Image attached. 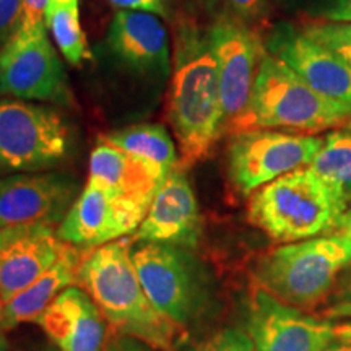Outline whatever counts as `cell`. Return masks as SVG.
Masks as SVG:
<instances>
[{
  "label": "cell",
  "mask_w": 351,
  "mask_h": 351,
  "mask_svg": "<svg viewBox=\"0 0 351 351\" xmlns=\"http://www.w3.org/2000/svg\"><path fill=\"white\" fill-rule=\"evenodd\" d=\"M345 127H346V130H350V132H351V119L348 121V124H346Z\"/></svg>",
  "instance_id": "obj_40"
},
{
  "label": "cell",
  "mask_w": 351,
  "mask_h": 351,
  "mask_svg": "<svg viewBox=\"0 0 351 351\" xmlns=\"http://www.w3.org/2000/svg\"><path fill=\"white\" fill-rule=\"evenodd\" d=\"M174 351H256V346L247 330L230 327L213 333L207 340H202L195 345L178 346Z\"/></svg>",
  "instance_id": "obj_25"
},
{
  "label": "cell",
  "mask_w": 351,
  "mask_h": 351,
  "mask_svg": "<svg viewBox=\"0 0 351 351\" xmlns=\"http://www.w3.org/2000/svg\"><path fill=\"white\" fill-rule=\"evenodd\" d=\"M158 2L163 5V8L166 12H168V15L171 16V5H173V0H158Z\"/></svg>",
  "instance_id": "obj_38"
},
{
  "label": "cell",
  "mask_w": 351,
  "mask_h": 351,
  "mask_svg": "<svg viewBox=\"0 0 351 351\" xmlns=\"http://www.w3.org/2000/svg\"><path fill=\"white\" fill-rule=\"evenodd\" d=\"M223 2L226 5V13L249 26L257 23L267 10V0H223Z\"/></svg>",
  "instance_id": "obj_27"
},
{
  "label": "cell",
  "mask_w": 351,
  "mask_h": 351,
  "mask_svg": "<svg viewBox=\"0 0 351 351\" xmlns=\"http://www.w3.org/2000/svg\"><path fill=\"white\" fill-rule=\"evenodd\" d=\"M65 245L54 226L23 223L0 230V298L13 300L46 274L62 256Z\"/></svg>",
  "instance_id": "obj_16"
},
{
  "label": "cell",
  "mask_w": 351,
  "mask_h": 351,
  "mask_svg": "<svg viewBox=\"0 0 351 351\" xmlns=\"http://www.w3.org/2000/svg\"><path fill=\"white\" fill-rule=\"evenodd\" d=\"M130 256L145 293L165 317L186 327L204 314L212 288L204 263L189 249L137 243Z\"/></svg>",
  "instance_id": "obj_6"
},
{
  "label": "cell",
  "mask_w": 351,
  "mask_h": 351,
  "mask_svg": "<svg viewBox=\"0 0 351 351\" xmlns=\"http://www.w3.org/2000/svg\"><path fill=\"white\" fill-rule=\"evenodd\" d=\"M5 332V324H3V301L0 298V335Z\"/></svg>",
  "instance_id": "obj_37"
},
{
  "label": "cell",
  "mask_w": 351,
  "mask_h": 351,
  "mask_svg": "<svg viewBox=\"0 0 351 351\" xmlns=\"http://www.w3.org/2000/svg\"><path fill=\"white\" fill-rule=\"evenodd\" d=\"M166 117L178 138L184 169L205 160L225 134L218 65L208 33L202 34L191 25L181 26L176 43Z\"/></svg>",
  "instance_id": "obj_1"
},
{
  "label": "cell",
  "mask_w": 351,
  "mask_h": 351,
  "mask_svg": "<svg viewBox=\"0 0 351 351\" xmlns=\"http://www.w3.org/2000/svg\"><path fill=\"white\" fill-rule=\"evenodd\" d=\"M70 147V127L54 108L0 99V178L54 168Z\"/></svg>",
  "instance_id": "obj_7"
},
{
  "label": "cell",
  "mask_w": 351,
  "mask_h": 351,
  "mask_svg": "<svg viewBox=\"0 0 351 351\" xmlns=\"http://www.w3.org/2000/svg\"><path fill=\"white\" fill-rule=\"evenodd\" d=\"M350 265L351 249L340 236H317L263 254L256 265V280L258 288L276 300L304 311L324 304Z\"/></svg>",
  "instance_id": "obj_3"
},
{
  "label": "cell",
  "mask_w": 351,
  "mask_h": 351,
  "mask_svg": "<svg viewBox=\"0 0 351 351\" xmlns=\"http://www.w3.org/2000/svg\"><path fill=\"white\" fill-rule=\"evenodd\" d=\"M132 243L117 239L85 254L77 285L99 307L117 332L150 348L174 351L179 327L165 317L147 296L130 256Z\"/></svg>",
  "instance_id": "obj_2"
},
{
  "label": "cell",
  "mask_w": 351,
  "mask_h": 351,
  "mask_svg": "<svg viewBox=\"0 0 351 351\" xmlns=\"http://www.w3.org/2000/svg\"><path fill=\"white\" fill-rule=\"evenodd\" d=\"M350 119V112L328 103L287 64L265 51L254 83L249 109L236 132L282 129L315 134L343 127Z\"/></svg>",
  "instance_id": "obj_5"
},
{
  "label": "cell",
  "mask_w": 351,
  "mask_h": 351,
  "mask_svg": "<svg viewBox=\"0 0 351 351\" xmlns=\"http://www.w3.org/2000/svg\"><path fill=\"white\" fill-rule=\"evenodd\" d=\"M44 25L57 49L70 65H82L90 57L80 21V0H49Z\"/></svg>",
  "instance_id": "obj_23"
},
{
  "label": "cell",
  "mask_w": 351,
  "mask_h": 351,
  "mask_svg": "<svg viewBox=\"0 0 351 351\" xmlns=\"http://www.w3.org/2000/svg\"><path fill=\"white\" fill-rule=\"evenodd\" d=\"M197 2H199L200 5H204L205 8H207V10H213L218 0H197Z\"/></svg>",
  "instance_id": "obj_36"
},
{
  "label": "cell",
  "mask_w": 351,
  "mask_h": 351,
  "mask_svg": "<svg viewBox=\"0 0 351 351\" xmlns=\"http://www.w3.org/2000/svg\"><path fill=\"white\" fill-rule=\"evenodd\" d=\"M101 138L142 161L160 182L179 165L173 138L161 124H137Z\"/></svg>",
  "instance_id": "obj_21"
},
{
  "label": "cell",
  "mask_w": 351,
  "mask_h": 351,
  "mask_svg": "<svg viewBox=\"0 0 351 351\" xmlns=\"http://www.w3.org/2000/svg\"><path fill=\"white\" fill-rule=\"evenodd\" d=\"M43 351H60V348H57L56 345H49V346H46Z\"/></svg>",
  "instance_id": "obj_39"
},
{
  "label": "cell",
  "mask_w": 351,
  "mask_h": 351,
  "mask_svg": "<svg viewBox=\"0 0 351 351\" xmlns=\"http://www.w3.org/2000/svg\"><path fill=\"white\" fill-rule=\"evenodd\" d=\"M49 0H21V10H20V21L16 28H39L44 25V15H46V8Z\"/></svg>",
  "instance_id": "obj_29"
},
{
  "label": "cell",
  "mask_w": 351,
  "mask_h": 351,
  "mask_svg": "<svg viewBox=\"0 0 351 351\" xmlns=\"http://www.w3.org/2000/svg\"><path fill=\"white\" fill-rule=\"evenodd\" d=\"M324 314L333 319H351V265L337 280L332 295L326 301Z\"/></svg>",
  "instance_id": "obj_26"
},
{
  "label": "cell",
  "mask_w": 351,
  "mask_h": 351,
  "mask_svg": "<svg viewBox=\"0 0 351 351\" xmlns=\"http://www.w3.org/2000/svg\"><path fill=\"white\" fill-rule=\"evenodd\" d=\"M332 234L340 236V238L343 239L345 243L350 245V249H351V207L346 210V212L343 213V217L340 218L339 225H337L335 231H333Z\"/></svg>",
  "instance_id": "obj_32"
},
{
  "label": "cell",
  "mask_w": 351,
  "mask_h": 351,
  "mask_svg": "<svg viewBox=\"0 0 351 351\" xmlns=\"http://www.w3.org/2000/svg\"><path fill=\"white\" fill-rule=\"evenodd\" d=\"M186 171L178 165L158 186L134 243L171 244L189 251L199 245L204 223Z\"/></svg>",
  "instance_id": "obj_15"
},
{
  "label": "cell",
  "mask_w": 351,
  "mask_h": 351,
  "mask_svg": "<svg viewBox=\"0 0 351 351\" xmlns=\"http://www.w3.org/2000/svg\"><path fill=\"white\" fill-rule=\"evenodd\" d=\"M343 212L309 168L282 176L256 191L249 200V223L276 243H298L332 234Z\"/></svg>",
  "instance_id": "obj_4"
},
{
  "label": "cell",
  "mask_w": 351,
  "mask_h": 351,
  "mask_svg": "<svg viewBox=\"0 0 351 351\" xmlns=\"http://www.w3.org/2000/svg\"><path fill=\"white\" fill-rule=\"evenodd\" d=\"M80 184L69 173H23L0 178V230L23 223H62Z\"/></svg>",
  "instance_id": "obj_14"
},
{
  "label": "cell",
  "mask_w": 351,
  "mask_h": 351,
  "mask_svg": "<svg viewBox=\"0 0 351 351\" xmlns=\"http://www.w3.org/2000/svg\"><path fill=\"white\" fill-rule=\"evenodd\" d=\"M88 182L98 184L116 195L147 204H152L161 184L142 161L103 138H99V143L91 152Z\"/></svg>",
  "instance_id": "obj_19"
},
{
  "label": "cell",
  "mask_w": 351,
  "mask_h": 351,
  "mask_svg": "<svg viewBox=\"0 0 351 351\" xmlns=\"http://www.w3.org/2000/svg\"><path fill=\"white\" fill-rule=\"evenodd\" d=\"M0 351H13L10 343H8V340L5 339V335H0Z\"/></svg>",
  "instance_id": "obj_35"
},
{
  "label": "cell",
  "mask_w": 351,
  "mask_h": 351,
  "mask_svg": "<svg viewBox=\"0 0 351 351\" xmlns=\"http://www.w3.org/2000/svg\"><path fill=\"white\" fill-rule=\"evenodd\" d=\"M301 28L307 36L328 47L351 65V23L315 20L302 25Z\"/></svg>",
  "instance_id": "obj_24"
},
{
  "label": "cell",
  "mask_w": 351,
  "mask_h": 351,
  "mask_svg": "<svg viewBox=\"0 0 351 351\" xmlns=\"http://www.w3.org/2000/svg\"><path fill=\"white\" fill-rule=\"evenodd\" d=\"M106 46L127 70L152 80L171 73V49L166 28L153 13L119 10L108 28Z\"/></svg>",
  "instance_id": "obj_17"
},
{
  "label": "cell",
  "mask_w": 351,
  "mask_h": 351,
  "mask_svg": "<svg viewBox=\"0 0 351 351\" xmlns=\"http://www.w3.org/2000/svg\"><path fill=\"white\" fill-rule=\"evenodd\" d=\"M21 0H0V49L15 33L20 21Z\"/></svg>",
  "instance_id": "obj_28"
},
{
  "label": "cell",
  "mask_w": 351,
  "mask_h": 351,
  "mask_svg": "<svg viewBox=\"0 0 351 351\" xmlns=\"http://www.w3.org/2000/svg\"><path fill=\"white\" fill-rule=\"evenodd\" d=\"M327 351H351V322L348 330H346Z\"/></svg>",
  "instance_id": "obj_33"
},
{
  "label": "cell",
  "mask_w": 351,
  "mask_h": 351,
  "mask_svg": "<svg viewBox=\"0 0 351 351\" xmlns=\"http://www.w3.org/2000/svg\"><path fill=\"white\" fill-rule=\"evenodd\" d=\"M319 16L327 21L351 23V0H327L326 5L319 12Z\"/></svg>",
  "instance_id": "obj_30"
},
{
  "label": "cell",
  "mask_w": 351,
  "mask_h": 351,
  "mask_svg": "<svg viewBox=\"0 0 351 351\" xmlns=\"http://www.w3.org/2000/svg\"><path fill=\"white\" fill-rule=\"evenodd\" d=\"M104 351H142L137 343L130 340H119L114 341V343H109Z\"/></svg>",
  "instance_id": "obj_34"
},
{
  "label": "cell",
  "mask_w": 351,
  "mask_h": 351,
  "mask_svg": "<svg viewBox=\"0 0 351 351\" xmlns=\"http://www.w3.org/2000/svg\"><path fill=\"white\" fill-rule=\"evenodd\" d=\"M150 204L121 197L86 182L59 225L57 234L75 247L96 249L137 231Z\"/></svg>",
  "instance_id": "obj_13"
},
{
  "label": "cell",
  "mask_w": 351,
  "mask_h": 351,
  "mask_svg": "<svg viewBox=\"0 0 351 351\" xmlns=\"http://www.w3.org/2000/svg\"><path fill=\"white\" fill-rule=\"evenodd\" d=\"M0 96L21 101L70 104L69 77L46 26L16 28L0 49Z\"/></svg>",
  "instance_id": "obj_9"
},
{
  "label": "cell",
  "mask_w": 351,
  "mask_h": 351,
  "mask_svg": "<svg viewBox=\"0 0 351 351\" xmlns=\"http://www.w3.org/2000/svg\"><path fill=\"white\" fill-rule=\"evenodd\" d=\"M114 7H117L119 10H137V12H148L153 15L165 16L169 19L168 12L165 10L158 0H109Z\"/></svg>",
  "instance_id": "obj_31"
},
{
  "label": "cell",
  "mask_w": 351,
  "mask_h": 351,
  "mask_svg": "<svg viewBox=\"0 0 351 351\" xmlns=\"http://www.w3.org/2000/svg\"><path fill=\"white\" fill-rule=\"evenodd\" d=\"M83 257L85 254L75 245H65L59 261L41 278H38L7 304H3L5 330L15 328L23 322L36 320L64 289L77 285L78 269H80Z\"/></svg>",
  "instance_id": "obj_20"
},
{
  "label": "cell",
  "mask_w": 351,
  "mask_h": 351,
  "mask_svg": "<svg viewBox=\"0 0 351 351\" xmlns=\"http://www.w3.org/2000/svg\"><path fill=\"white\" fill-rule=\"evenodd\" d=\"M307 168L324 182L345 213L351 207V132H330Z\"/></svg>",
  "instance_id": "obj_22"
},
{
  "label": "cell",
  "mask_w": 351,
  "mask_h": 351,
  "mask_svg": "<svg viewBox=\"0 0 351 351\" xmlns=\"http://www.w3.org/2000/svg\"><path fill=\"white\" fill-rule=\"evenodd\" d=\"M270 56L287 64L315 93L351 114V65L289 21L275 23L263 38Z\"/></svg>",
  "instance_id": "obj_12"
},
{
  "label": "cell",
  "mask_w": 351,
  "mask_h": 351,
  "mask_svg": "<svg viewBox=\"0 0 351 351\" xmlns=\"http://www.w3.org/2000/svg\"><path fill=\"white\" fill-rule=\"evenodd\" d=\"M60 351H103L104 317L85 289H64L34 320Z\"/></svg>",
  "instance_id": "obj_18"
},
{
  "label": "cell",
  "mask_w": 351,
  "mask_h": 351,
  "mask_svg": "<svg viewBox=\"0 0 351 351\" xmlns=\"http://www.w3.org/2000/svg\"><path fill=\"white\" fill-rule=\"evenodd\" d=\"M324 138L270 129L236 132L226 147V169L231 186L251 195L291 171L309 166Z\"/></svg>",
  "instance_id": "obj_8"
},
{
  "label": "cell",
  "mask_w": 351,
  "mask_h": 351,
  "mask_svg": "<svg viewBox=\"0 0 351 351\" xmlns=\"http://www.w3.org/2000/svg\"><path fill=\"white\" fill-rule=\"evenodd\" d=\"M207 33L218 65L223 130L231 135L249 109L265 46L254 26L243 23L230 13L218 15Z\"/></svg>",
  "instance_id": "obj_10"
},
{
  "label": "cell",
  "mask_w": 351,
  "mask_h": 351,
  "mask_svg": "<svg viewBox=\"0 0 351 351\" xmlns=\"http://www.w3.org/2000/svg\"><path fill=\"white\" fill-rule=\"evenodd\" d=\"M348 327L306 314L262 288L249 301L247 333L256 351H327Z\"/></svg>",
  "instance_id": "obj_11"
}]
</instances>
